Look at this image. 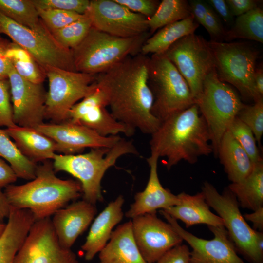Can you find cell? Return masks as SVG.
I'll return each instance as SVG.
<instances>
[{
  "label": "cell",
  "mask_w": 263,
  "mask_h": 263,
  "mask_svg": "<svg viewBox=\"0 0 263 263\" xmlns=\"http://www.w3.org/2000/svg\"><path fill=\"white\" fill-rule=\"evenodd\" d=\"M147 56L127 57L96 75V82L106 94L110 113L118 121L135 131L151 134L161 122L151 113L153 96L148 84Z\"/></svg>",
  "instance_id": "obj_1"
},
{
  "label": "cell",
  "mask_w": 263,
  "mask_h": 263,
  "mask_svg": "<svg viewBox=\"0 0 263 263\" xmlns=\"http://www.w3.org/2000/svg\"><path fill=\"white\" fill-rule=\"evenodd\" d=\"M150 145L151 154L166 158L168 169L182 160L194 164L213 153L207 126L196 104L161 122Z\"/></svg>",
  "instance_id": "obj_2"
},
{
  "label": "cell",
  "mask_w": 263,
  "mask_h": 263,
  "mask_svg": "<svg viewBox=\"0 0 263 263\" xmlns=\"http://www.w3.org/2000/svg\"><path fill=\"white\" fill-rule=\"evenodd\" d=\"M55 173L53 163L48 160L37 165L36 176L32 181L6 187L4 192L10 205L30 210L37 220L50 217L81 195L79 181L61 179Z\"/></svg>",
  "instance_id": "obj_3"
},
{
  "label": "cell",
  "mask_w": 263,
  "mask_h": 263,
  "mask_svg": "<svg viewBox=\"0 0 263 263\" xmlns=\"http://www.w3.org/2000/svg\"><path fill=\"white\" fill-rule=\"evenodd\" d=\"M138 153L131 140L121 138L111 148H92L89 152L79 154L56 153L53 165L55 172L64 171L77 179L82 187L83 200L95 205L103 200L101 182L106 171L121 156Z\"/></svg>",
  "instance_id": "obj_4"
},
{
  "label": "cell",
  "mask_w": 263,
  "mask_h": 263,
  "mask_svg": "<svg viewBox=\"0 0 263 263\" xmlns=\"http://www.w3.org/2000/svg\"><path fill=\"white\" fill-rule=\"evenodd\" d=\"M150 35L148 32L123 38L92 27L84 40L72 50L75 70L94 75L103 73L127 57L140 53Z\"/></svg>",
  "instance_id": "obj_5"
},
{
  "label": "cell",
  "mask_w": 263,
  "mask_h": 263,
  "mask_svg": "<svg viewBox=\"0 0 263 263\" xmlns=\"http://www.w3.org/2000/svg\"><path fill=\"white\" fill-rule=\"evenodd\" d=\"M148 84L153 96L151 113L161 122L195 104L186 81L164 54L149 57Z\"/></svg>",
  "instance_id": "obj_6"
},
{
  "label": "cell",
  "mask_w": 263,
  "mask_h": 263,
  "mask_svg": "<svg viewBox=\"0 0 263 263\" xmlns=\"http://www.w3.org/2000/svg\"><path fill=\"white\" fill-rule=\"evenodd\" d=\"M195 101L206 122L216 156L223 135L245 104L232 86L219 78L215 69L205 78L201 93Z\"/></svg>",
  "instance_id": "obj_7"
},
{
  "label": "cell",
  "mask_w": 263,
  "mask_h": 263,
  "mask_svg": "<svg viewBox=\"0 0 263 263\" xmlns=\"http://www.w3.org/2000/svg\"><path fill=\"white\" fill-rule=\"evenodd\" d=\"M202 191L209 207L223 219L237 252L251 263H263V233L247 223L235 195L228 188L220 193L207 181L204 182Z\"/></svg>",
  "instance_id": "obj_8"
},
{
  "label": "cell",
  "mask_w": 263,
  "mask_h": 263,
  "mask_svg": "<svg viewBox=\"0 0 263 263\" xmlns=\"http://www.w3.org/2000/svg\"><path fill=\"white\" fill-rule=\"evenodd\" d=\"M207 42L219 78L235 87L245 99L254 102L262 99L257 94L254 83L258 52L242 43L215 40Z\"/></svg>",
  "instance_id": "obj_9"
},
{
  "label": "cell",
  "mask_w": 263,
  "mask_h": 263,
  "mask_svg": "<svg viewBox=\"0 0 263 263\" xmlns=\"http://www.w3.org/2000/svg\"><path fill=\"white\" fill-rule=\"evenodd\" d=\"M0 33L26 50L43 68L76 71L72 50L59 44L42 22L36 29L21 25L0 12Z\"/></svg>",
  "instance_id": "obj_10"
},
{
  "label": "cell",
  "mask_w": 263,
  "mask_h": 263,
  "mask_svg": "<svg viewBox=\"0 0 263 263\" xmlns=\"http://www.w3.org/2000/svg\"><path fill=\"white\" fill-rule=\"evenodd\" d=\"M43 69L49 81L44 117L53 123L64 122L72 108L94 89L96 75L49 66Z\"/></svg>",
  "instance_id": "obj_11"
},
{
  "label": "cell",
  "mask_w": 263,
  "mask_h": 263,
  "mask_svg": "<svg viewBox=\"0 0 263 263\" xmlns=\"http://www.w3.org/2000/svg\"><path fill=\"white\" fill-rule=\"evenodd\" d=\"M163 54L185 79L195 99L205 78L215 69L207 41L194 33L176 41Z\"/></svg>",
  "instance_id": "obj_12"
},
{
  "label": "cell",
  "mask_w": 263,
  "mask_h": 263,
  "mask_svg": "<svg viewBox=\"0 0 263 263\" xmlns=\"http://www.w3.org/2000/svg\"><path fill=\"white\" fill-rule=\"evenodd\" d=\"M14 263H78L71 249L59 244L50 217L32 225Z\"/></svg>",
  "instance_id": "obj_13"
},
{
  "label": "cell",
  "mask_w": 263,
  "mask_h": 263,
  "mask_svg": "<svg viewBox=\"0 0 263 263\" xmlns=\"http://www.w3.org/2000/svg\"><path fill=\"white\" fill-rule=\"evenodd\" d=\"M87 12L92 27L113 36L129 38L149 32L146 17L114 0H90Z\"/></svg>",
  "instance_id": "obj_14"
},
{
  "label": "cell",
  "mask_w": 263,
  "mask_h": 263,
  "mask_svg": "<svg viewBox=\"0 0 263 263\" xmlns=\"http://www.w3.org/2000/svg\"><path fill=\"white\" fill-rule=\"evenodd\" d=\"M160 212L183 240L192 248L189 263H246L238 255L224 226H208L214 238L206 240L183 229L176 220L163 210H160Z\"/></svg>",
  "instance_id": "obj_15"
},
{
  "label": "cell",
  "mask_w": 263,
  "mask_h": 263,
  "mask_svg": "<svg viewBox=\"0 0 263 263\" xmlns=\"http://www.w3.org/2000/svg\"><path fill=\"white\" fill-rule=\"evenodd\" d=\"M107 106L106 94L96 82L94 89L72 108L68 120L83 125L102 136L133 135L135 132L116 120L107 110Z\"/></svg>",
  "instance_id": "obj_16"
},
{
  "label": "cell",
  "mask_w": 263,
  "mask_h": 263,
  "mask_svg": "<svg viewBox=\"0 0 263 263\" xmlns=\"http://www.w3.org/2000/svg\"><path fill=\"white\" fill-rule=\"evenodd\" d=\"M132 222L135 242L149 263H156L164 253L183 241L169 223L158 218L156 213L136 216Z\"/></svg>",
  "instance_id": "obj_17"
},
{
  "label": "cell",
  "mask_w": 263,
  "mask_h": 263,
  "mask_svg": "<svg viewBox=\"0 0 263 263\" xmlns=\"http://www.w3.org/2000/svg\"><path fill=\"white\" fill-rule=\"evenodd\" d=\"M14 123L36 128L43 123L47 93L42 84L31 82L20 76L13 65L8 74Z\"/></svg>",
  "instance_id": "obj_18"
},
{
  "label": "cell",
  "mask_w": 263,
  "mask_h": 263,
  "mask_svg": "<svg viewBox=\"0 0 263 263\" xmlns=\"http://www.w3.org/2000/svg\"><path fill=\"white\" fill-rule=\"evenodd\" d=\"M56 143V152L70 155L82 152L87 148H111L121 137L102 136L79 123L66 120L59 123H42L35 128Z\"/></svg>",
  "instance_id": "obj_19"
},
{
  "label": "cell",
  "mask_w": 263,
  "mask_h": 263,
  "mask_svg": "<svg viewBox=\"0 0 263 263\" xmlns=\"http://www.w3.org/2000/svg\"><path fill=\"white\" fill-rule=\"evenodd\" d=\"M96 212L95 205L82 200L55 212L51 222L60 245L70 249L78 236L89 226Z\"/></svg>",
  "instance_id": "obj_20"
},
{
  "label": "cell",
  "mask_w": 263,
  "mask_h": 263,
  "mask_svg": "<svg viewBox=\"0 0 263 263\" xmlns=\"http://www.w3.org/2000/svg\"><path fill=\"white\" fill-rule=\"evenodd\" d=\"M159 157L151 154L147 159L150 168V176L144 190L135 195L134 202L126 213L127 218H133L147 213H156L158 209H166L179 203L177 195L161 185L157 173Z\"/></svg>",
  "instance_id": "obj_21"
},
{
  "label": "cell",
  "mask_w": 263,
  "mask_h": 263,
  "mask_svg": "<svg viewBox=\"0 0 263 263\" xmlns=\"http://www.w3.org/2000/svg\"><path fill=\"white\" fill-rule=\"evenodd\" d=\"M124 199L119 195L111 202L93 223L85 243L81 246L87 261L92 260L105 247L113 227L122 219Z\"/></svg>",
  "instance_id": "obj_22"
},
{
  "label": "cell",
  "mask_w": 263,
  "mask_h": 263,
  "mask_svg": "<svg viewBox=\"0 0 263 263\" xmlns=\"http://www.w3.org/2000/svg\"><path fill=\"white\" fill-rule=\"evenodd\" d=\"M179 204L163 210L175 220L185 223L186 227L197 224L224 226L223 219L211 211L202 191L195 195L184 192L177 195Z\"/></svg>",
  "instance_id": "obj_23"
},
{
  "label": "cell",
  "mask_w": 263,
  "mask_h": 263,
  "mask_svg": "<svg viewBox=\"0 0 263 263\" xmlns=\"http://www.w3.org/2000/svg\"><path fill=\"white\" fill-rule=\"evenodd\" d=\"M35 221L30 210L10 206L6 227L0 237V263H14L17 253Z\"/></svg>",
  "instance_id": "obj_24"
},
{
  "label": "cell",
  "mask_w": 263,
  "mask_h": 263,
  "mask_svg": "<svg viewBox=\"0 0 263 263\" xmlns=\"http://www.w3.org/2000/svg\"><path fill=\"white\" fill-rule=\"evenodd\" d=\"M99 263H149L134 238L132 221L112 232L109 242L99 253Z\"/></svg>",
  "instance_id": "obj_25"
},
{
  "label": "cell",
  "mask_w": 263,
  "mask_h": 263,
  "mask_svg": "<svg viewBox=\"0 0 263 263\" xmlns=\"http://www.w3.org/2000/svg\"><path fill=\"white\" fill-rule=\"evenodd\" d=\"M5 130L14 140L21 152L36 164L53 159L56 154V142L35 128L16 125L6 128Z\"/></svg>",
  "instance_id": "obj_26"
},
{
  "label": "cell",
  "mask_w": 263,
  "mask_h": 263,
  "mask_svg": "<svg viewBox=\"0 0 263 263\" xmlns=\"http://www.w3.org/2000/svg\"><path fill=\"white\" fill-rule=\"evenodd\" d=\"M216 156L219 157L231 183L243 181L250 173L254 166L247 153L228 130L220 141Z\"/></svg>",
  "instance_id": "obj_27"
},
{
  "label": "cell",
  "mask_w": 263,
  "mask_h": 263,
  "mask_svg": "<svg viewBox=\"0 0 263 263\" xmlns=\"http://www.w3.org/2000/svg\"><path fill=\"white\" fill-rule=\"evenodd\" d=\"M194 19L192 15L163 27L146 39L141 48V53L146 56L149 54L164 53L176 41L194 33L199 26Z\"/></svg>",
  "instance_id": "obj_28"
},
{
  "label": "cell",
  "mask_w": 263,
  "mask_h": 263,
  "mask_svg": "<svg viewBox=\"0 0 263 263\" xmlns=\"http://www.w3.org/2000/svg\"><path fill=\"white\" fill-rule=\"evenodd\" d=\"M228 188L239 206L253 211L263 207V161L254 164L250 173L243 181L231 183Z\"/></svg>",
  "instance_id": "obj_29"
},
{
  "label": "cell",
  "mask_w": 263,
  "mask_h": 263,
  "mask_svg": "<svg viewBox=\"0 0 263 263\" xmlns=\"http://www.w3.org/2000/svg\"><path fill=\"white\" fill-rule=\"evenodd\" d=\"M0 157L5 159L18 178L33 180L36 176L37 164L26 158L20 151L5 129L0 128Z\"/></svg>",
  "instance_id": "obj_30"
},
{
  "label": "cell",
  "mask_w": 263,
  "mask_h": 263,
  "mask_svg": "<svg viewBox=\"0 0 263 263\" xmlns=\"http://www.w3.org/2000/svg\"><path fill=\"white\" fill-rule=\"evenodd\" d=\"M6 56L15 70L21 77L35 84H42L46 77L44 69L24 49L10 42Z\"/></svg>",
  "instance_id": "obj_31"
},
{
  "label": "cell",
  "mask_w": 263,
  "mask_h": 263,
  "mask_svg": "<svg viewBox=\"0 0 263 263\" xmlns=\"http://www.w3.org/2000/svg\"><path fill=\"white\" fill-rule=\"evenodd\" d=\"M225 35L227 40L242 38L263 43V10L257 7L238 16L232 28Z\"/></svg>",
  "instance_id": "obj_32"
},
{
  "label": "cell",
  "mask_w": 263,
  "mask_h": 263,
  "mask_svg": "<svg viewBox=\"0 0 263 263\" xmlns=\"http://www.w3.org/2000/svg\"><path fill=\"white\" fill-rule=\"evenodd\" d=\"M192 15L188 2L185 0H163L154 14L148 19L150 35L158 29Z\"/></svg>",
  "instance_id": "obj_33"
},
{
  "label": "cell",
  "mask_w": 263,
  "mask_h": 263,
  "mask_svg": "<svg viewBox=\"0 0 263 263\" xmlns=\"http://www.w3.org/2000/svg\"><path fill=\"white\" fill-rule=\"evenodd\" d=\"M0 12L28 28L36 29L42 23L32 0H0Z\"/></svg>",
  "instance_id": "obj_34"
},
{
  "label": "cell",
  "mask_w": 263,
  "mask_h": 263,
  "mask_svg": "<svg viewBox=\"0 0 263 263\" xmlns=\"http://www.w3.org/2000/svg\"><path fill=\"white\" fill-rule=\"evenodd\" d=\"M92 27L91 19L87 11L76 20L50 32L59 44L73 50L84 40Z\"/></svg>",
  "instance_id": "obj_35"
},
{
  "label": "cell",
  "mask_w": 263,
  "mask_h": 263,
  "mask_svg": "<svg viewBox=\"0 0 263 263\" xmlns=\"http://www.w3.org/2000/svg\"><path fill=\"white\" fill-rule=\"evenodd\" d=\"M228 130L247 153L254 164L263 161L260 154L253 133L237 116Z\"/></svg>",
  "instance_id": "obj_36"
},
{
  "label": "cell",
  "mask_w": 263,
  "mask_h": 263,
  "mask_svg": "<svg viewBox=\"0 0 263 263\" xmlns=\"http://www.w3.org/2000/svg\"><path fill=\"white\" fill-rule=\"evenodd\" d=\"M237 117L252 132L259 145L263 134V99H260L253 105H246L239 112Z\"/></svg>",
  "instance_id": "obj_37"
},
{
  "label": "cell",
  "mask_w": 263,
  "mask_h": 263,
  "mask_svg": "<svg viewBox=\"0 0 263 263\" xmlns=\"http://www.w3.org/2000/svg\"><path fill=\"white\" fill-rule=\"evenodd\" d=\"M38 11L40 19L50 32L63 28L79 19L83 15L57 9Z\"/></svg>",
  "instance_id": "obj_38"
},
{
  "label": "cell",
  "mask_w": 263,
  "mask_h": 263,
  "mask_svg": "<svg viewBox=\"0 0 263 263\" xmlns=\"http://www.w3.org/2000/svg\"><path fill=\"white\" fill-rule=\"evenodd\" d=\"M38 10L57 9L84 14L89 9L88 0H32Z\"/></svg>",
  "instance_id": "obj_39"
},
{
  "label": "cell",
  "mask_w": 263,
  "mask_h": 263,
  "mask_svg": "<svg viewBox=\"0 0 263 263\" xmlns=\"http://www.w3.org/2000/svg\"><path fill=\"white\" fill-rule=\"evenodd\" d=\"M10 98L8 79L0 80V127L8 128L16 125L13 121Z\"/></svg>",
  "instance_id": "obj_40"
},
{
  "label": "cell",
  "mask_w": 263,
  "mask_h": 263,
  "mask_svg": "<svg viewBox=\"0 0 263 263\" xmlns=\"http://www.w3.org/2000/svg\"><path fill=\"white\" fill-rule=\"evenodd\" d=\"M131 11L140 14L147 19L155 13L159 2L154 0H114Z\"/></svg>",
  "instance_id": "obj_41"
},
{
  "label": "cell",
  "mask_w": 263,
  "mask_h": 263,
  "mask_svg": "<svg viewBox=\"0 0 263 263\" xmlns=\"http://www.w3.org/2000/svg\"><path fill=\"white\" fill-rule=\"evenodd\" d=\"M190 251L188 245L180 244L164 253L156 263H189Z\"/></svg>",
  "instance_id": "obj_42"
},
{
  "label": "cell",
  "mask_w": 263,
  "mask_h": 263,
  "mask_svg": "<svg viewBox=\"0 0 263 263\" xmlns=\"http://www.w3.org/2000/svg\"><path fill=\"white\" fill-rule=\"evenodd\" d=\"M203 26L213 38L225 35L219 18L209 5Z\"/></svg>",
  "instance_id": "obj_43"
},
{
  "label": "cell",
  "mask_w": 263,
  "mask_h": 263,
  "mask_svg": "<svg viewBox=\"0 0 263 263\" xmlns=\"http://www.w3.org/2000/svg\"><path fill=\"white\" fill-rule=\"evenodd\" d=\"M232 15L239 16L257 7V1L254 0H226Z\"/></svg>",
  "instance_id": "obj_44"
},
{
  "label": "cell",
  "mask_w": 263,
  "mask_h": 263,
  "mask_svg": "<svg viewBox=\"0 0 263 263\" xmlns=\"http://www.w3.org/2000/svg\"><path fill=\"white\" fill-rule=\"evenodd\" d=\"M10 42L0 36V80L8 79V74L12 66L6 56Z\"/></svg>",
  "instance_id": "obj_45"
},
{
  "label": "cell",
  "mask_w": 263,
  "mask_h": 263,
  "mask_svg": "<svg viewBox=\"0 0 263 263\" xmlns=\"http://www.w3.org/2000/svg\"><path fill=\"white\" fill-rule=\"evenodd\" d=\"M18 177L11 167L0 157V188L16 181Z\"/></svg>",
  "instance_id": "obj_46"
},
{
  "label": "cell",
  "mask_w": 263,
  "mask_h": 263,
  "mask_svg": "<svg viewBox=\"0 0 263 263\" xmlns=\"http://www.w3.org/2000/svg\"><path fill=\"white\" fill-rule=\"evenodd\" d=\"M207 3L213 10L217 12L225 22L227 23L232 22L233 16L225 0H208Z\"/></svg>",
  "instance_id": "obj_47"
},
{
  "label": "cell",
  "mask_w": 263,
  "mask_h": 263,
  "mask_svg": "<svg viewBox=\"0 0 263 263\" xmlns=\"http://www.w3.org/2000/svg\"><path fill=\"white\" fill-rule=\"evenodd\" d=\"M188 3L194 19L198 23L203 25L209 5L200 0H190Z\"/></svg>",
  "instance_id": "obj_48"
},
{
  "label": "cell",
  "mask_w": 263,
  "mask_h": 263,
  "mask_svg": "<svg viewBox=\"0 0 263 263\" xmlns=\"http://www.w3.org/2000/svg\"><path fill=\"white\" fill-rule=\"evenodd\" d=\"M245 220L253 224L254 230L263 232V207L253 211V213L243 215Z\"/></svg>",
  "instance_id": "obj_49"
},
{
  "label": "cell",
  "mask_w": 263,
  "mask_h": 263,
  "mask_svg": "<svg viewBox=\"0 0 263 263\" xmlns=\"http://www.w3.org/2000/svg\"><path fill=\"white\" fill-rule=\"evenodd\" d=\"M10 205L4 192L0 188V223H3L5 218L8 217Z\"/></svg>",
  "instance_id": "obj_50"
},
{
  "label": "cell",
  "mask_w": 263,
  "mask_h": 263,
  "mask_svg": "<svg viewBox=\"0 0 263 263\" xmlns=\"http://www.w3.org/2000/svg\"><path fill=\"white\" fill-rule=\"evenodd\" d=\"M254 83L256 91L258 95L263 97V69H256L254 75Z\"/></svg>",
  "instance_id": "obj_51"
},
{
  "label": "cell",
  "mask_w": 263,
  "mask_h": 263,
  "mask_svg": "<svg viewBox=\"0 0 263 263\" xmlns=\"http://www.w3.org/2000/svg\"><path fill=\"white\" fill-rule=\"evenodd\" d=\"M6 227V224L0 223V237L3 233Z\"/></svg>",
  "instance_id": "obj_52"
},
{
  "label": "cell",
  "mask_w": 263,
  "mask_h": 263,
  "mask_svg": "<svg viewBox=\"0 0 263 263\" xmlns=\"http://www.w3.org/2000/svg\"></svg>",
  "instance_id": "obj_53"
}]
</instances>
